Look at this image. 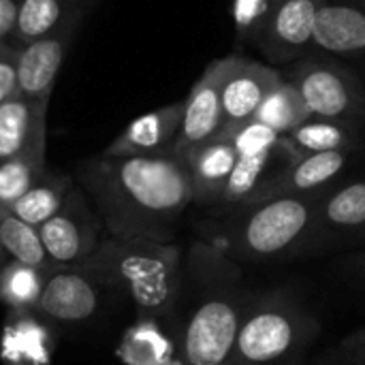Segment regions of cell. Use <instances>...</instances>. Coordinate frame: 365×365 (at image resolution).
<instances>
[{
    "mask_svg": "<svg viewBox=\"0 0 365 365\" xmlns=\"http://www.w3.org/2000/svg\"><path fill=\"white\" fill-rule=\"evenodd\" d=\"M77 182L96 207L107 235L171 242L192 182L184 156H105L83 160Z\"/></svg>",
    "mask_w": 365,
    "mask_h": 365,
    "instance_id": "cell-1",
    "label": "cell"
},
{
    "mask_svg": "<svg viewBox=\"0 0 365 365\" xmlns=\"http://www.w3.org/2000/svg\"><path fill=\"white\" fill-rule=\"evenodd\" d=\"M190 269L201 278V297L182 331V364L231 365L235 340L248 310L237 289V267L212 244H195Z\"/></svg>",
    "mask_w": 365,
    "mask_h": 365,
    "instance_id": "cell-2",
    "label": "cell"
},
{
    "mask_svg": "<svg viewBox=\"0 0 365 365\" xmlns=\"http://www.w3.org/2000/svg\"><path fill=\"white\" fill-rule=\"evenodd\" d=\"M105 287L124 291L143 319L167 317L182 291V255L171 242L105 235L79 265Z\"/></svg>",
    "mask_w": 365,
    "mask_h": 365,
    "instance_id": "cell-3",
    "label": "cell"
},
{
    "mask_svg": "<svg viewBox=\"0 0 365 365\" xmlns=\"http://www.w3.org/2000/svg\"><path fill=\"white\" fill-rule=\"evenodd\" d=\"M319 197H274L237 207L225 227L229 250L246 259L278 257L317 229Z\"/></svg>",
    "mask_w": 365,
    "mask_h": 365,
    "instance_id": "cell-4",
    "label": "cell"
},
{
    "mask_svg": "<svg viewBox=\"0 0 365 365\" xmlns=\"http://www.w3.org/2000/svg\"><path fill=\"white\" fill-rule=\"evenodd\" d=\"M306 314L284 297L248 308L237 331L231 365H272L291 355L306 336Z\"/></svg>",
    "mask_w": 365,
    "mask_h": 365,
    "instance_id": "cell-5",
    "label": "cell"
},
{
    "mask_svg": "<svg viewBox=\"0 0 365 365\" xmlns=\"http://www.w3.org/2000/svg\"><path fill=\"white\" fill-rule=\"evenodd\" d=\"M36 229L53 267H79L105 237L103 220L79 184H73L60 210Z\"/></svg>",
    "mask_w": 365,
    "mask_h": 365,
    "instance_id": "cell-6",
    "label": "cell"
},
{
    "mask_svg": "<svg viewBox=\"0 0 365 365\" xmlns=\"http://www.w3.org/2000/svg\"><path fill=\"white\" fill-rule=\"evenodd\" d=\"M291 81L304 96L312 118L351 124L365 115L361 83L336 64L319 60L302 62L293 68Z\"/></svg>",
    "mask_w": 365,
    "mask_h": 365,
    "instance_id": "cell-7",
    "label": "cell"
},
{
    "mask_svg": "<svg viewBox=\"0 0 365 365\" xmlns=\"http://www.w3.org/2000/svg\"><path fill=\"white\" fill-rule=\"evenodd\" d=\"M103 289L105 284L81 267H56L45 278L34 314L60 325L86 323L98 312Z\"/></svg>",
    "mask_w": 365,
    "mask_h": 365,
    "instance_id": "cell-8",
    "label": "cell"
},
{
    "mask_svg": "<svg viewBox=\"0 0 365 365\" xmlns=\"http://www.w3.org/2000/svg\"><path fill=\"white\" fill-rule=\"evenodd\" d=\"M227 71L220 86V101H222V135H229L237 126L250 122L265 101V96L282 81L280 71L242 58V56H227Z\"/></svg>",
    "mask_w": 365,
    "mask_h": 365,
    "instance_id": "cell-9",
    "label": "cell"
},
{
    "mask_svg": "<svg viewBox=\"0 0 365 365\" xmlns=\"http://www.w3.org/2000/svg\"><path fill=\"white\" fill-rule=\"evenodd\" d=\"M227 58L214 60L205 66L201 77L190 88V94L184 101L182 126L175 139L173 154L186 156L195 148L216 139L222 133V101L220 86L227 71Z\"/></svg>",
    "mask_w": 365,
    "mask_h": 365,
    "instance_id": "cell-10",
    "label": "cell"
},
{
    "mask_svg": "<svg viewBox=\"0 0 365 365\" xmlns=\"http://www.w3.org/2000/svg\"><path fill=\"white\" fill-rule=\"evenodd\" d=\"M77 13L56 32L17 47V86L19 94L32 101H49L56 77L62 68L66 49L77 28Z\"/></svg>",
    "mask_w": 365,
    "mask_h": 365,
    "instance_id": "cell-11",
    "label": "cell"
},
{
    "mask_svg": "<svg viewBox=\"0 0 365 365\" xmlns=\"http://www.w3.org/2000/svg\"><path fill=\"white\" fill-rule=\"evenodd\" d=\"M293 160L295 158L282 137L269 150L252 156H237V163L216 205L222 210H237L261 201Z\"/></svg>",
    "mask_w": 365,
    "mask_h": 365,
    "instance_id": "cell-12",
    "label": "cell"
},
{
    "mask_svg": "<svg viewBox=\"0 0 365 365\" xmlns=\"http://www.w3.org/2000/svg\"><path fill=\"white\" fill-rule=\"evenodd\" d=\"M184 101L135 118L105 150V156H169L182 126Z\"/></svg>",
    "mask_w": 365,
    "mask_h": 365,
    "instance_id": "cell-13",
    "label": "cell"
},
{
    "mask_svg": "<svg viewBox=\"0 0 365 365\" xmlns=\"http://www.w3.org/2000/svg\"><path fill=\"white\" fill-rule=\"evenodd\" d=\"M325 0H278L274 17L257 43L274 60H291L299 56L314 34L317 13Z\"/></svg>",
    "mask_w": 365,
    "mask_h": 365,
    "instance_id": "cell-14",
    "label": "cell"
},
{
    "mask_svg": "<svg viewBox=\"0 0 365 365\" xmlns=\"http://www.w3.org/2000/svg\"><path fill=\"white\" fill-rule=\"evenodd\" d=\"M184 158L192 182V203L216 205L237 163L233 143L227 137H216L195 148Z\"/></svg>",
    "mask_w": 365,
    "mask_h": 365,
    "instance_id": "cell-15",
    "label": "cell"
},
{
    "mask_svg": "<svg viewBox=\"0 0 365 365\" xmlns=\"http://www.w3.org/2000/svg\"><path fill=\"white\" fill-rule=\"evenodd\" d=\"M349 154L351 152H321V154H308L295 158L261 201L274 197H287V195L312 197L321 192L344 171L349 163Z\"/></svg>",
    "mask_w": 365,
    "mask_h": 365,
    "instance_id": "cell-16",
    "label": "cell"
},
{
    "mask_svg": "<svg viewBox=\"0 0 365 365\" xmlns=\"http://www.w3.org/2000/svg\"><path fill=\"white\" fill-rule=\"evenodd\" d=\"M312 41L321 49L342 56L365 53V11L355 4L325 0L317 13Z\"/></svg>",
    "mask_w": 365,
    "mask_h": 365,
    "instance_id": "cell-17",
    "label": "cell"
},
{
    "mask_svg": "<svg viewBox=\"0 0 365 365\" xmlns=\"http://www.w3.org/2000/svg\"><path fill=\"white\" fill-rule=\"evenodd\" d=\"M45 143H47V126H43L19 154L0 163V218L6 216L13 210V205L47 171Z\"/></svg>",
    "mask_w": 365,
    "mask_h": 365,
    "instance_id": "cell-18",
    "label": "cell"
},
{
    "mask_svg": "<svg viewBox=\"0 0 365 365\" xmlns=\"http://www.w3.org/2000/svg\"><path fill=\"white\" fill-rule=\"evenodd\" d=\"M47 109L49 101H32L21 94L0 103V163L19 154L47 126Z\"/></svg>",
    "mask_w": 365,
    "mask_h": 365,
    "instance_id": "cell-19",
    "label": "cell"
},
{
    "mask_svg": "<svg viewBox=\"0 0 365 365\" xmlns=\"http://www.w3.org/2000/svg\"><path fill=\"white\" fill-rule=\"evenodd\" d=\"M2 336V361L6 365H47L51 340L47 329L32 319L34 312H13Z\"/></svg>",
    "mask_w": 365,
    "mask_h": 365,
    "instance_id": "cell-20",
    "label": "cell"
},
{
    "mask_svg": "<svg viewBox=\"0 0 365 365\" xmlns=\"http://www.w3.org/2000/svg\"><path fill=\"white\" fill-rule=\"evenodd\" d=\"M282 141L291 150L293 158L321 152H351L357 143V133L351 124L310 118L289 135H282Z\"/></svg>",
    "mask_w": 365,
    "mask_h": 365,
    "instance_id": "cell-21",
    "label": "cell"
},
{
    "mask_svg": "<svg viewBox=\"0 0 365 365\" xmlns=\"http://www.w3.org/2000/svg\"><path fill=\"white\" fill-rule=\"evenodd\" d=\"M75 13L73 0H19L11 45L21 47L51 34Z\"/></svg>",
    "mask_w": 365,
    "mask_h": 365,
    "instance_id": "cell-22",
    "label": "cell"
},
{
    "mask_svg": "<svg viewBox=\"0 0 365 365\" xmlns=\"http://www.w3.org/2000/svg\"><path fill=\"white\" fill-rule=\"evenodd\" d=\"M73 178L64 171H45L41 180L13 205L9 214L17 216L19 220L41 227L45 220H49L60 205L64 203L68 190L73 188Z\"/></svg>",
    "mask_w": 365,
    "mask_h": 365,
    "instance_id": "cell-23",
    "label": "cell"
},
{
    "mask_svg": "<svg viewBox=\"0 0 365 365\" xmlns=\"http://www.w3.org/2000/svg\"><path fill=\"white\" fill-rule=\"evenodd\" d=\"M310 118H312V113H310L304 96L295 88V83L282 79L265 96V101L261 103V107L257 109L252 120L263 122L265 126H269L272 130H276L282 137V135H289L293 128H297L299 124H304Z\"/></svg>",
    "mask_w": 365,
    "mask_h": 365,
    "instance_id": "cell-24",
    "label": "cell"
},
{
    "mask_svg": "<svg viewBox=\"0 0 365 365\" xmlns=\"http://www.w3.org/2000/svg\"><path fill=\"white\" fill-rule=\"evenodd\" d=\"M317 227L355 231L365 227V180L351 182L325 199H319Z\"/></svg>",
    "mask_w": 365,
    "mask_h": 365,
    "instance_id": "cell-25",
    "label": "cell"
},
{
    "mask_svg": "<svg viewBox=\"0 0 365 365\" xmlns=\"http://www.w3.org/2000/svg\"><path fill=\"white\" fill-rule=\"evenodd\" d=\"M118 355L126 365H163L173 361V346L154 319H141L122 338Z\"/></svg>",
    "mask_w": 365,
    "mask_h": 365,
    "instance_id": "cell-26",
    "label": "cell"
},
{
    "mask_svg": "<svg viewBox=\"0 0 365 365\" xmlns=\"http://www.w3.org/2000/svg\"><path fill=\"white\" fill-rule=\"evenodd\" d=\"M0 248L4 250L9 261H17L43 272L56 269L45 252L38 229L19 220L13 214L0 218Z\"/></svg>",
    "mask_w": 365,
    "mask_h": 365,
    "instance_id": "cell-27",
    "label": "cell"
},
{
    "mask_svg": "<svg viewBox=\"0 0 365 365\" xmlns=\"http://www.w3.org/2000/svg\"><path fill=\"white\" fill-rule=\"evenodd\" d=\"M49 272L6 261L0 269V304L11 312H34Z\"/></svg>",
    "mask_w": 365,
    "mask_h": 365,
    "instance_id": "cell-28",
    "label": "cell"
},
{
    "mask_svg": "<svg viewBox=\"0 0 365 365\" xmlns=\"http://www.w3.org/2000/svg\"><path fill=\"white\" fill-rule=\"evenodd\" d=\"M276 6L278 0H233L231 17L237 38L259 43L274 17Z\"/></svg>",
    "mask_w": 365,
    "mask_h": 365,
    "instance_id": "cell-29",
    "label": "cell"
},
{
    "mask_svg": "<svg viewBox=\"0 0 365 365\" xmlns=\"http://www.w3.org/2000/svg\"><path fill=\"white\" fill-rule=\"evenodd\" d=\"M227 137L237 156H252V154H259L263 150H269L272 145H276L280 141V135L276 130H272L269 126H265L263 122H257V120H250L242 126H237L235 130H231L229 135H222Z\"/></svg>",
    "mask_w": 365,
    "mask_h": 365,
    "instance_id": "cell-30",
    "label": "cell"
},
{
    "mask_svg": "<svg viewBox=\"0 0 365 365\" xmlns=\"http://www.w3.org/2000/svg\"><path fill=\"white\" fill-rule=\"evenodd\" d=\"M19 94L17 86V47L0 43V103Z\"/></svg>",
    "mask_w": 365,
    "mask_h": 365,
    "instance_id": "cell-31",
    "label": "cell"
},
{
    "mask_svg": "<svg viewBox=\"0 0 365 365\" xmlns=\"http://www.w3.org/2000/svg\"><path fill=\"white\" fill-rule=\"evenodd\" d=\"M19 0H0V43H11Z\"/></svg>",
    "mask_w": 365,
    "mask_h": 365,
    "instance_id": "cell-32",
    "label": "cell"
},
{
    "mask_svg": "<svg viewBox=\"0 0 365 365\" xmlns=\"http://www.w3.org/2000/svg\"><path fill=\"white\" fill-rule=\"evenodd\" d=\"M357 344H359V353H364L365 355V334H361V336L357 338Z\"/></svg>",
    "mask_w": 365,
    "mask_h": 365,
    "instance_id": "cell-33",
    "label": "cell"
},
{
    "mask_svg": "<svg viewBox=\"0 0 365 365\" xmlns=\"http://www.w3.org/2000/svg\"><path fill=\"white\" fill-rule=\"evenodd\" d=\"M6 261H9V259H6V255H4V250L0 248V269L4 267V263H6Z\"/></svg>",
    "mask_w": 365,
    "mask_h": 365,
    "instance_id": "cell-34",
    "label": "cell"
},
{
    "mask_svg": "<svg viewBox=\"0 0 365 365\" xmlns=\"http://www.w3.org/2000/svg\"><path fill=\"white\" fill-rule=\"evenodd\" d=\"M163 365H184V364H180V361H167V364H163Z\"/></svg>",
    "mask_w": 365,
    "mask_h": 365,
    "instance_id": "cell-35",
    "label": "cell"
},
{
    "mask_svg": "<svg viewBox=\"0 0 365 365\" xmlns=\"http://www.w3.org/2000/svg\"><path fill=\"white\" fill-rule=\"evenodd\" d=\"M73 2H79V0H73Z\"/></svg>",
    "mask_w": 365,
    "mask_h": 365,
    "instance_id": "cell-36",
    "label": "cell"
},
{
    "mask_svg": "<svg viewBox=\"0 0 365 365\" xmlns=\"http://www.w3.org/2000/svg\"><path fill=\"white\" fill-rule=\"evenodd\" d=\"M361 2H365V0H361Z\"/></svg>",
    "mask_w": 365,
    "mask_h": 365,
    "instance_id": "cell-37",
    "label": "cell"
}]
</instances>
